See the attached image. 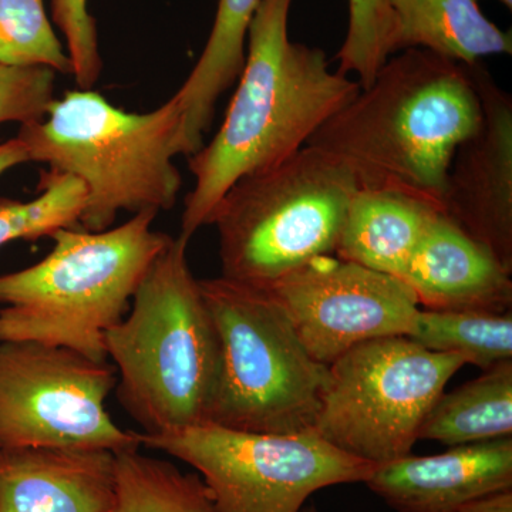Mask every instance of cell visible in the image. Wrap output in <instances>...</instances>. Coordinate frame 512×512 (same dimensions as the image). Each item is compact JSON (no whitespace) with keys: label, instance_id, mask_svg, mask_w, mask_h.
Instances as JSON below:
<instances>
[{"label":"cell","instance_id":"obj_1","mask_svg":"<svg viewBox=\"0 0 512 512\" xmlns=\"http://www.w3.org/2000/svg\"><path fill=\"white\" fill-rule=\"evenodd\" d=\"M292 2H259L225 119L211 143L190 157L195 183L185 198L178 235L187 242L210 224L232 185L298 153L359 93L360 84L330 69L322 50L292 42Z\"/></svg>","mask_w":512,"mask_h":512},{"label":"cell","instance_id":"obj_25","mask_svg":"<svg viewBox=\"0 0 512 512\" xmlns=\"http://www.w3.org/2000/svg\"><path fill=\"white\" fill-rule=\"evenodd\" d=\"M55 70L0 64V126L39 123L55 101Z\"/></svg>","mask_w":512,"mask_h":512},{"label":"cell","instance_id":"obj_11","mask_svg":"<svg viewBox=\"0 0 512 512\" xmlns=\"http://www.w3.org/2000/svg\"><path fill=\"white\" fill-rule=\"evenodd\" d=\"M305 348L332 365L367 340L407 336L420 306L402 279L320 255L266 286Z\"/></svg>","mask_w":512,"mask_h":512},{"label":"cell","instance_id":"obj_26","mask_svg":"<svg viewBox=\"0 0 512 512\" xmlns=\"http://www.w3.org/2000/svg\"><path fill=\"white\" fill-rule=\"evenodd\" d=\"M53 19L64 35L72 74L80 90L93 89L99 80L101 57L96 22L87 0H52Z\"/></svg>","mask_w":512,"mask_h":512},{"label":"cell","instance_id":"obj_21","mask_svg":"<svg viewBox=\"0 0 512 512\" xmlns=\"http://www.w3.org/2000/svg\"><path fill=\"white\" fill-rule=\"evenodd\" d=\"M407 338L433 352L463 357L488 369L512 360V312L419 309Z\"/></svg>","mask_w":512,"mask_h":512},{"label":"cell","instance_id":"obj_5","mask_svg":"<svg viewBox=\"0 0 512 512\" xmlns=\"http://www.w3.org/2000/svg\"><path fill=\"white\" fill-rule=\"evenodd\" d=\"M183 113L175 96L147 113L113 106L94 90H70L45 120L20 126L29 161L79 178L87 191L79 225L99 232L120 212L167 211L183 178L173 158L183 154Z\"/></svg>","mask_w":512,"mask_h":512},{"label":"cell","instance_id":"obj_23","mask_svg":"<svg viewBox=\"0 0 512 512\" xmlns=\"http://www.w3.org/2000/svg\"><path fill=\"white\" fill-rule=\"evenodd\" d=\"M0 64L72 74L69 55L50 25L43 0H0Z\"/></svg>","mask_w":512,"mask_h":512},{"label":"cell","instance_id":"obj_4","mask_svg":"<svg viewBox=\"0 0 512 512\" xmlns=\"http://www.w3.org/2000/svg\"><path fill=\"white\" fill-rule=\"evenodd\" d=\"M157 212L119 227L62 228L37 264L0 274V342L62 346L106 362L104 335L126 316L148 268L170 244L153 231Z\"/></svg>","mask_w":512,"mask_h":512},{"label":"cell","instance_id":"obj_19","mask_svg":"<svg viewBox=\"0 0 512 512\" xmlns=\"http://www.w3.org/2000/svg\"><path fill=\"white\" fill-rule=\"evenodd\" d=\"M512 434V360L443 393L424 417L419 440L456 447L505 439Z\"/></svg>","mask_w":512,"mask_h":512},{"label":"cell","instance_id":"obj_9","mask_svg":"<svg viewBox=\"0 0 512 512\" xmlns=\"http://www.w3.org/2000/svg\"><path fill=\"white\" fill-rule=\"evenodd\" d=\"M138 436L141 447L194 468L220 512H302L313 494L365 483L377 467L315 431L262 434L201 423Z\"/></svg>","mask_w":512,"mask_h":512},{"label":"cell","instance_id":"obj_24","mask_svg":"<svg viewBox=\"0 0 512 512\" xmlns=\"http://www.w3.org/2000/svg\"><path fill=\"white\" fill-rule=\"evenodd\" d=\"M348 2V32L338 53V72L365 87L393 55L392 9L389 0Z\"/></svg>","mask_w":512,"mask_h":512},{"label":"cell","instance_id":"obj_20","mask_svg":"<svg viewBox=\"0 0 512 512\" xmlns=\"http://www.w3.org/2000/svg\"><path fill=\"white\" fill-rule=\"evenodd\" d=\"M113 512H220L207 485L170 461L138 450L116 454Z\"/></svg>","mask_w":512,"mask_h":512},{"label":"cell","instance_id":"obj_18","mask_svg":"<svg viewBox=\"0 0 512 512\" xmlns=\"http://www.w3.org/2000/svg\"><path fill=\"white\" fill-rule=\"evenodd\" d=\"M261 0H218L217 15L207 45L174 94L183 113L184 156L204 146L205 131L214 120L222 94L237 83L247 57L248 29Z\"/></svg>","mask_w":512,"mask_h":512},{"label":"cell","instance_id":"obj_2","mask_svg":"<svg viewBox=\"0 0 512 512\" xmlns=\"http://www.w3.org/2000/svg\"><path fill=\"white\" fill-rule=\"evenodd\" d=\"M480 121L471 66L407 49L390 56L306 146L346 165L360 188L410 192L443 212L451 160Z\"/></svg>","mask_w":512,"mask_h":512},{"label":"cell","instance_id":"obj_15","mask_svg":"<svg viewBox=\"0 0 512 512\" xmlns=\"http://www.w3.org/2000/svg\"><path fill=\"white\" fill-rule=\"evenodd\" d=\"M511 272L443 212L424 232L402 276L427 311L510 312Z\"/></svg>","mask_w":512,"mask_h":512},{"label":"cell","instance_id":"obj_12","mask_svg":"<svg viewBox=\"0 0 512 512\" xmlns=\"http://www.w3.org/2000/svg\"><path fill=\"white\" fill-rule=\"evenodd\" d=\"M481 103L477 130L448 168L443 214L493 252L512 274V99L480 64L471 66Z\"/></svg>","mask_w":512,"mask_h":512},{"label":"cell","instance_id":"obj_3","mask_svg":"<svg viewBox=\"0 0 512 512\" xmlns=\"http://www.w3.org/2000/svg\"><path fill=\"white\" fill-rule=\"evenodd\" d=\"M188 242L177 237L157 256L130 309L104 335L116 370L117 399L141 434L208 423L220 377L217 326L192 275Z\"/></svg>","mask_w":512,"mask_h":512},{"label":"cell","instance_id":"obj_29","mask_svg":"<svg viewBox=\"0 0 512 512\" xmlns=\"http://www.w3.org/2000/svg\"><path fill=\"white\" fill-rule=\"evenodd\" d=\"M302 512H320L319 508L315 504L305 505Z\"/></svg>","mask_w":512,"mask_h":512},{"label":"cell","instance_id":"obj_6","mask_svg":"<svg viewBox=\"0 0 512 512\" xmlns=\"http://www.w3.org/2000/svg\"><path fill=\"white\" fill-rule=\"evenodd\" d=\"M359 188L346 165L305 146L232 185L212 212L222 278L266 288L320 255H335Z\"/></svg>","mask_w":512,"mask_h":512},{"label":"cell","instance_id":"obj_17","mask_svg":"<svg viewBox=\"0 0 512 512\" xmlns=\"http://www.w3.org/2000/svg\"><path fill=\"white\" fill-rule=\"evenodd\" d=\"M393 55L421 49L474 66L485 57L511 55L510 32L481 12L478 0H389Z\"/></svg>","mask_w":512,"mask_h":512},{"label":"cell","instance_id":"obj_14","mask_svg":"<svg viewBox=\"0 0 512 512\" xmlns=\"http://www.w3.org/2000/svg\"><path fill=\"white\" fill-rule=\"evenodd\" d=\"M116 454L103 448L0 450V512H113Z\"/></svg>","mask_w":512,"mask_h":512},{"label":"cell","instance_id":"obj_30","mask_svg":"<svg viewBox=\"0 0 512 512\" xmlns=\"http://www.w3.org/2000/svg\"><path fill=\"white\" fill-rule=\"evenodd\" d=\"M498 2H500L501 5H504L505 8L511 10V8H512V0H498Z\"/></svg>","mask_w":512,"mask_h":512},{"label":"cell","instance_id":"obj_13","mask_svg":"<svg viewBox=\"0 0 512 512\" xmlns=\"http://www.w3.org/2000/svg\"><path fill=\"white\" fill-rule=\"evenodd\" d=\"M367 488L396 512H457L464 504L512 488V439L413 454L379 464Z\"/></svg>","mask_w":512,"mask_h":512},{"label":"cell","instance_id":"obj_22","mask_svg":"<svg viewBox=\"0 0 512 512\" xmlns=\"http://www.w3.org/2000/svg\"><path fill=\"white\" fill-rule=\"evenodd\" d=\"M37 192L30 201L0 200V249L10 242L50 238L59 229L79 227L87 200L79 178L43 171Z\"/></svg>","mask_w":512,"mask_h":512},{"label":"cell","instance_id":"obj_28","mask_svg":"<svg viewBox=\"0 0 512 512\" xmlns=\"http://www.w3.org/2000/svg\"><path fill=\"white\" fill-rule=\"evenodd\" d=\"M25 163H29L28 153L18 137L0 141V175Z\"/></svg>","mask_w":512,"mask_h":512},{"label":"cell","instance_id":"obj_27","mask_svg":"<svg viewBox=\"0 0 512 512\" xmlns=\"http://www.w3.org/2000/svg\"><path fill=\"white\" fill-rule=\"evenodd\" d=\"M457 512H512V488L478 497Z\"/></svg>","mask_w":512,"mask_h":512},{"label":"cell","instance_id":"obj_8","mask_svg":"<svg viewBox=\"0 0 512 512\" xmlns=\"http://www.w3.org/2000/svg\"><path fill=\"white\" fill-rule=\"evenodd\" d=\"M467 363L407 336L367 340L329 366L315 433L379 464L412 454L431 406Z\"/></svg>","mask_w":512,"mask_h":512},{"label":"cell","instance_id":"obj_7","mask_svg":"<svg viewBox=\"0 0 512 512\" xmlns=\"http://www.w3.org/2000/svg\"><path fill=\"white\" fill-rule=\"evenodd\" d=\"M221 345L220 377L208 423L262 434L315 430L329 366L305 348L265 289L201 279Z\"/></svg>","mask_w":512,"mask_h":512},{"label":"cell","instance_id":"obj_10","mask_svg":"<svg viewBox=\"0 0 512 512\" xmlns=\"http://www.w3.org/2000/svg\"><path fill=\"white\" fill-rule=\"evenodd\" d=\"M116 383L107 360L29 340L0 342V450H138L137 431L120 429L107 412Z\"/></svg>","mask_w":512,"mask_h":512},{"label":"cell","instance_id":"obj_16","mask_svg":"<svg viewBox=\"0 0 512 512\" xmlns=\"http://www.w3.org/2000/svg\"><path fill=\"white\" fill-rule=\"evenodd\" d=\"M439 212L436 204L410 192L359 187L346 212L335 255L402 279Z\"/></svg>","mask_w":512,"mask_h":512}]
</instances>
